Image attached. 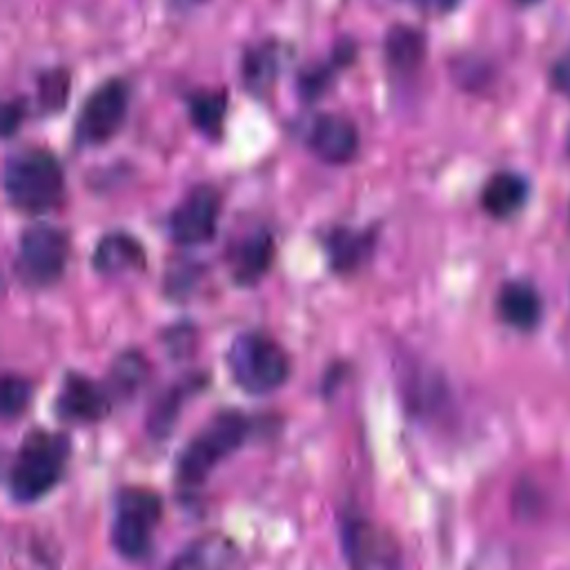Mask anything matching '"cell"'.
I'll return each mask as SVG.
<instances>
[{
    "label": "cell",
    "instance_id": "cell-1",
    "mask_svg": "<svg viewBox=\"0 0 570 570\" xmlns=\"http://www.w3.org/2000/svg\"><path fill=\"white\" fill-rule=\"evenodd\" d=\"M71 441L65 432L31 428L24 432L7 468V492L13 503L29 505L45 499L65 476Z\"/></svg>",
    "mask_w": 570,
    "mask_h": 570
},
{
    "label": "cell",
    "instance_id": "cell-2",
    "mask_svg": "<svg viewBox=\"0 0 570 570\" xmlns=\"http://www.w3.org/2000/svg\"><path fill=\"white\" fill-rule=\"evenodd\" d=\"M254 432V419L240 410L216 412L180 450L176 461V483L183 492H196L209 474Z\"/></svg>",
    "mask_w": 570,
    "mask_h": 570
},
{
    "label": "cell",
    "instance_id": "cell-3",
    "mask_svg": "<svg viewBox=\"0 0 570 570\" xmlns=\"http://www.w3.org/2000/svg\"><path fill=\"white\" fill-rule=\"evenodd\" d=\"M4 194L22 214H45L60 205L65 174L53 154L29 147L11 154L4 163Z\"/></svg>",
    "mask_w": 570,
    "mask_h": 570
},
{
    "label": "cell",
    "instance_id": "cell-4",
    "mask_svg": "<svg viewBox=\"0 0 570 570\" xmlns=\"http://www.w3.org/2000/svg\"><path fill=\"white\" fill-rule=\"evenodd\" d=\"M227 370L232 381L245 394L265 396L287 383L292 361L287 350L274 336L258 330H247L236 334L229 343Z\"/></svg>",
    "mask_w": 570,
    "mask_h": 570
},
{
    "label": "cell",
    "instance_id": "cell-5",
    "mask_svg": "<svg viewBox=\"0 0 570 570\" xmlns=\"http://www.w3.org/2000/svg\"><path fill=\"white\" fill-rule=\"evenodd\" d=\"M163 519V497L142 485L120 488L114 497L109 541L118 557L145 561L154 548V532Z\"/></svg>",
    "mask_w": 570,
    "mask_h": 570
},
{
    "label": "cell",
    "instance_id": "cell-6",
    "mask_svg": "<svg viewBox=\"0 0 570 570\" xmlns=\"http://www.w3.org/2000/svg\"><path fill=\"white\" fill-rule=\"evenodd\" d=\"M341 552L350 570H401L403 552L396 537L356 508L338 517Z\"/></svg>",
    "mask_w": 570,
    "mask_h": 570
},
{
    "label": "cell",
    "instance_id": "cell-7",
    "mask_svg": "<svg viewBox=\"0 0 570 570\" xmlns=\"http://www.w3.org/2000/svg\"><path fill=\"white\" fill-rule=\"evenodd\" d=\"M69 234L56 225L36 223L20 234L16 254V276L27 287H49L67 269Z\"/></svg>",
    "mask_w": 570,
    "mask_h": 570
},
{
    "label": "cell",
    "instance_id": "cell-8",
    "mask_svg": "<svg viewBox=\"0 0 570 570\" xmlns=\"http://www.w3.org/2000/svg\"><path fill=\"white\" fill-rule=\"evenodd\" d=\"M129 91L118 78L100 82L85 100L76 120V140L80 145H102L116 136L127 116Z\"/></svg>",
    "mask_w": 570,
    "mask_h": 570
},
{
    "label": "cell",
    "instance_id": "cell-9",
    "mask_svg": "<svg viewBox=\"0 0 570 570\" xmlns=\"http://www.w3.org/2000/svg\"><path fill=\"white\" fill-rule=\"evenodd\" d=\"M220 194L212 185H196L174 207L167 218V229L174 243L196 247L209 243L218 232Z\"/></svg>",
    "mask_w": 570,
    "mask_h": 570
},
{
    "label": "cell",
    "instance_id": "cell-10",
    "mask_svg": "<svg viewBox=\"0 0 570 570\" xmlns=\"http://www.w3.org/2000/svg\"><path fill=\"white\" fill-rule=\"evenodd\" d=\"M114 399L105 383L89 379L82 372H67L53 401V412L60 421L89 425L107 419Z\"/></svg>",
    "mask_w": 570,
    "mask_h": 570
},
{
    "label": "cell",
    "instance_id": "cell-11",
    "mask_svg": "<svg viewBox=\"0 0 570 570\" xmlns=\"http://www.w3.org/2000/svg\"><path fill=\"white\" fill-rule=\"evenodd\" d=\"M307 149L327 165H345L358 154V129L336 114L316 116L305 129Z\"/></svg>",
    "mask_w": 570,
    "mask_h": 570
},
{
    "label": "cell",
    "instance_id": "cell-12",
    "mask_svg": "<svg viewBox=\"0 0 570 570\" xmlns=\"http://www.w3.org/2000/svg\"><path fill=\"white\" fill-rule=\"evenodd\" d=\"M167 570H245V557L227 534L205 532L189 541Z\"/></svg>",
    "mask_w": 570,
    "mask_h": 570
},
{
    "label": "cell",
    "instance_id": "cell-13",
    "mask_svg": "<svg viewBox=\"0 0 570 570\" xmlns=\"http://www.w3.org/2000/svg\"><path fill=\"white\" fill-rule=\"evenodd\" d=\"M276 245L274 236L267 229H252L243 238L229 245L227 249V267L232 281L240 287L256 285L274 265Z\"/></svg>",
    "mask_w": 570,
    "mask_h": 570
},
{
    "label": "cell",
    "instance_id": "cell-14",
    "mask_svg": "<svg viewBox=\"0 0 570 570\" xmlns=\"http://www.w3.org/2000/svg\"><path fill=\"white\" fill-rule=\"evenodd\" d=\"M376 229H354V227H334L323 236V249L327 265L338 276H350L358 272L374 254Z\"/></svg>",
    "mask_w": 570,
    "mask_h": 570
},
{
    "label": "cell",
    "instance_id": "cell-15",
    "mask_svg": "<svg viewBox=\"0 0 570 570\" xmlns=\"http://www.w3.org/2000/svg\"><path fill=\"white\" fill-rule=\"evenodd\" d=\"M209 383V376L205 372H191V374H185L183 379L174 381L167 390H163L156 401L151 403L149 407V414H147V434L149 439H156V441H163L171 434L183 407L187 405V401L203 392Z\"/></svg>",
    "mask_w": 570,
    "mask_h": 570
},
{
    "label": "cell",
    "instance_id": "cell-16",
    "mask_svg": "<svg viewBox=\"0 0 570 570\" xmlns=\"http://www.w3.org/2000/svg\"><path fill=\"white\" fill-rule=\"evenodd\" d=\"M147 254L142 243L129 232H107L94 247L91 267L102 276H120L142 269Z\"/></svg>",
    "mask_w": 570,
    "mask_h": 570
},
{
    "label": "cell",
    "instance_id": "cell-17",
    "mask_svg": "<svg viewBox=\"0 0 570 570\" xmlns=\"http://www.w3.org/2000/svg\"><path fill=\"white\" fill-rule=\"evenodd\" d=\"M541 312V296L528 281H508L501 285L497 294V314L505 325L528 332L537 327Z\"/></svg>",
    "mask_w": 570,
    "mask_h": 570
},
{
    "label": "cell",
    "instance_id": "cell-18",
    "mask_svg": "<svg viewBox=\"0 0 570 570\" xmlns=\"http://www.w3.org/2000/svg\"><path fill=\"white\" fill-rule=\"evenodd\" d=\"M287 60L285 45L278 40H263L249 47L243 56V82L247 91L261 94L274 85Z\"/></svg>",
    "mask_w": 570,
    "mask_h": 570
},
{
    "label": "cell",
    "instance_id": "cell-19",
    "mask_svg": "<svg viewBox=\"0 0 570 570\" xmlns=\"http://www.w3.org/2000/svg\"><path fill=\"white\" fill-rule=\"evenodd\" d=\"M528 198V183L514 171H497L481 189V207L492 218H510Z\"/></svg>",
    "mask_w": 570,
    "mask_h": 570
},
{
    "label": "cell",
    "instance_id": "cell-20",
    "mask_svg": "<svg viewBox=\"0 0 570 570\" xmlns=\"http://www.w3.org/2000/svg\"><path fill=\"white\" fill-rule=\"evenodd\" d=\"M151 372V365L147 356L140 350H122L109 365L107 374V390L114 399V403L129 401L138 394V390L147 383Z\"/></svg>",
    "mask_w": 570,
    "mask_h": 570
},
{
    "label": "cell",
    "instance_id": "cell-21",
    "mask_svg": "<svg viewBox=\"0 0 570 570\" xmlns=\"http://www.w3.org/2000/svg\"><path fill=\"white\" fill-rule=\"evenodd\" d=\"M385 58L394 71H414L425 58V38L419 29L396 24L385 36Z\"/></svg>",
    "mask_w": 570,
    "mask_h": 570
},
{
    "label": "cell",
    "instance_id": "cell-22",
    "mask_svg": "<svg viewBox=\"0 0 570 570\" xmlns=\"http://www.w3.org/2000/svg\"><path fill=\"white\" fill-rule=\"evenodd\" d=\"M187 111L200 134L207 138H218L227 111V94L223 89L196 91L187 100Z\"/></svg>",
    "mask_w": 570,
    "mask_h": 570
},
{
    "label": "cell",
    "instance_id": "cell-23",
    "mask_svg": "<svg viewBox=\"0 0 570 570\" xmlns=\"http://www.w3.org/2000/svg\"><path fill=\"white\" fill-rule=\"evenodd\" d=\"M352 58H354V45L350 40H345V42H341L336 47L332 60H327L323 65L318 62V65L309 67L307 71H303L301 78H298V89H301L303 98H307V100L318 98L325 91V87L330 85V80L336 73V69L347 65Z\"/></svg>",
    "mask_w": 570,
    "mask_h": 570
},
{
    "label": "cell",
    "instance_id": "cell-24",
    "mask_svg": "<svg viewBox=\"0 0 570 570\" xmlns=\"http://www.w3.org/2000/svg\"><path fill=\"white\" fill-rule=\"evenodd\" d=\"M33 396V383L31 379L18 374V372H7L2 376V401H0V412L4 421H13L20 416Z\"/></svg>",
    "mask_w": 570,
    "mask_h": 570
},
{
    "label": "cell",
    "instance_id": "cell-25",
    "mask_svg": "<svg viewBox=\"0 0 570 570\" xmlns=\"http://www.w3.org/2000/svg\"><path fill=\"white\" fill-rule=\"evenodd\" d=\"M69 96V73L65 69H49L38 78V105L42 111H60Z\"/></svg>",
    "mask_w": 570,
    "mask_h": 570
},
{
    "label": "cell",
    "instance_id": "cell-26",
    "mask_svg": "<svg viewBox=\"0 0 570 570\" xmlns=\"http://www.w3.org/2000/svg\"><path fill=\"white\" fill-rule=\"evenodd\" d=\"M27 114V100L24 98H13L4 102L2 107V136L11 138L13 131L20 127L22 118Z\"/></svg>",
    "mask_w": 570,
    "mask_h": 570
},
{
    "label": "cell",
    "instance_id": "cell-27",
    "mask_svg": "<svg viewBox=\"0 0 570 570\" xmlns=\"http://www.w3.org/2000/svg\"><path fill=\"white\" fill-rule=\"evenodd\" d=\"M405 4H412L421 11H428V13H445V11H452L459 0H401Z\"/></svg>",
    "mask_w": 570,
    "mask_h": 570
},
{
    "label": "cell",
    "instance_id": "cell-28",
    "mask_svg": "<svg viewBox=\"0 0 570 570\" xmlns=\"http://www.w3.org/2000/svg\"><path fill=\"white\" fill-rule=\"evenodd\" d=\"M552 80L559 91L570 94V58L557 62V67L552 69Z\"/></svg>",
    "mask_w": 570,
    "mask_h": 570
},
{
    "label": "cell",
    "instance_id": "cell-29",
    "mask_svg": "<svg viewBox=\"0 0 570 570\" xmlns=\"http://www.w3.org/2000/svg\"><path fill=\"white\" fill-rule=\"evenodd\" d=\"M521 4H532V2H537V0H519Z\"/></svg>",
    "mask_w": 570,
    "mask_h": 570
}]
</instances>
